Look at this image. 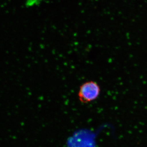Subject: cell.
<instances>
[{
  "label": "cell",
  "instance_id": "1",
  "mask_svg": "<svg viewBox=\"0 0 147 147\" xmlns=\"http://www.w3.org/2000/svg\"><path fill=\"white\" fill-rule=\"evenodd\" d=\"M100 88L97 82L89 81L79 87L78 96L80 102L87 103L96 100L100 95Z\"/></svg>",
  "mask_w": 147,
  "mask_h": 147
}]
</instances>
